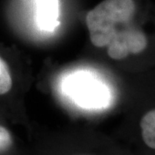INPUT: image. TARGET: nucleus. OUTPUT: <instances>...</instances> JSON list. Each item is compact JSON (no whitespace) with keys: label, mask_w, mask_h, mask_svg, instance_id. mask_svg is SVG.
<instances>
[{"label":"nucleus","mask_w":155,"mask_h":155,"mask_svg":"<svg viewBox=\"0 0 155 155\" xmlns=\"http://www.w3.org/2000/svg\"><path fill=\"white\" fill-rule=\"evenodd\" d=\"M64 88L69 96L84 108H102L110 98L103 82L84 71L69 75L64 81Z\"/></svg>","instance_id":"nucleus-2"},{"label":"nucleus","mask_w":155,"mask_h":155,"mask_svg":"<svg viewBox=\"0 0 155 155\" xmlns=\"http://www.w3.org/2000/svg\"><path fill=\"white\" fill-rule=\"evenodd\" d=\"M133 0H104L87 13L86 25L92 44L107 48L112 59L121 60L147 47V36L134 21Z\"/></svg>","instance_id":"nucleus-1"},{"label":"nucleus","mask_w":155,"mask_h":155,"mask_svg":"<svg viewBox=\"0 0 155 155\" xmlns=\"http://www.w3.org/2000/svg\"><path fill=\"white\" fill-rule=\"evenodd\" d=\"M12 87V78L6 62L0 57V95L9 92Z\"/></svg>","instance_id":"nucleus-5"},{"label":"nucleus","mask_w":155,"mask_h":155,"mask_svg":"<svg viewBox=\"0 0 155 155\" xmlns=\"http://www.w3.org/2000/svg\"><path fill=\"white\" fill-rule=\"evenodd\" d=\"M36 20L42 31L51 32L59 25L58 0H35Z\"/></svg>","instance_id":"nucleus-3"},{"label":"nucleus","mask_w":155,"mask_h":155,"mask_svg":"<svg viewBox=\"0 0 155 155\" xmlns=\"http://www.w3.org/2000/svg\"><path fill=\"white\" fill-rule=\"evenodd\" d=\"M11 144V136L8 130L3 126H0V150L7 149Z\"/></svg>","instance_id":"nucleus-6"},{"label":"nucleus","mask_w":155,"mask_h":155,"mask_svg":"<svg viewBox=\"0 0 155 155\" xmlns=\"http://www.w3.org/2000/svg\"><path fill=\"white\" fill-rule=\"evenodd\" d=\"M141 134L144 143L155 149V109L148 111L140 121Z\"/></svg>","instance_id":"nucleus-4"}]
</instances>
